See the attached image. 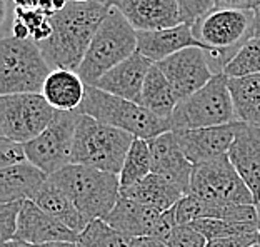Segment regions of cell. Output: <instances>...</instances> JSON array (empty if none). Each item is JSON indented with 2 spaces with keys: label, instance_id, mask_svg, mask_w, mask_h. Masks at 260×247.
Here are the masks:
<instances>
[{
  "label": "cell",
  "instance_id": "cell-39",
  "mask_svg": "<svg viewBox=\"0 0 260 247\" xmlns=\"http://www.w3.org/2000/svg\"><path fill=\"white\" fill-rule=\"evenodd\" d=\"M2 247H77L74 242H50V244H27L20 240H10V242L2 244Z\"/></svg>",
  "mask_w": 260,
  "mask_h": 247
},
{
  "label": "cell",
  "instance_id": "cell-27",
  "mask_svg": "<svg viewBox=\"0 0 260 247\" xmlns=\"http://www.w3.org/2000/svg\"><path fill=\"white\" fill-rule=\"evenodd\" d=\"M150 174H152V154H150L149 140L135 137L127 152L123 167L119 174L120 189H125V187L137 184V182L145 179Z\"/></svg>",
  "mask_w": 260,
  "mask_h": 247
},
{
  "label": "cell",
  "instance_id": "cell-45",
  "mask_svg": "<svg viewBox=\"0 0 260 247\" xmlns=\"http://www.w3.org/2000/svg\"><path fill=\"white\" fill-rule=\"evenodd\" d=\"M70 2H75V4H88V2H93V0H70Z\"/></svg>",
  "mask_w": 260,
  "mask_h": 247
},
{
  "label": "cell",
  "instance_id": "cell-30",
  "mask_svg": "<svg viewBox=\"0 0 260 247\" xmlns=\"http://www.w3.org/2000/svg\"><path fill=\"white\" fill-rule=\"evenodd\" d=\"M229 79L245 77V75L260 74V37H253L239 50L223 70Z\"/></svg>",
  "mask_w": 260,
  "mask_h": 247
},
{
  "label": "cell",
  "instance_id": "cell-29",
  "mask_svg": "<svg viewBox=\"0 0 260 247\" xmlns=\"http://www.w3.org/2000/svg\"><path fill=\"white\" fill-rule=\"evenodd\" d=\"M202 236L209 240L215 239H227V237H237L247 236V234L258 232L257 222H230L222 219H200L192 224Z\"/></svg>",
  "mask_w": 260,
  "mask_h": 247
},
{
  "label": "cell",
  "instance_id": "cell-42",
  "mask_svg": "<svg viewBox=\"0 0 260 247\" xmlns=\"http://www.w3.org/2000/svg\"><path fill=\"white\" fill-rule=\"evenodd\" d=\"M253 15H255V19H253V37H260V4H258V7L253 10Z\"/></svg>",
  "mask_w": 260,
  "mask_h": 247
},
{
  "label": "cell",
  "instance_id": "cell-10",
  "mask_svg": "<svg viewBox=\"0 0 260 247\" xmlns=\"http://www.w3.org/2000/svg\"><path fill=\"white\" fill-rule=\"evenodd\" d=\"M55 115V109L42 94H12L0 97V135L28 144L42 134Z\"/></svg>",
  "mask_w": 260,
  "mask_h": 247
},
{
  "label": "cell",
  "instance_id": "cell-11",
  "mask_svg": "<svg viewBox=\"0 0 260 247\" xmlns=\"http://www.w3.org/2000/svg\"><path fill=\"white\" fill-rule=\"evenodd\" d=\"M79 117L80 112L55 110L49 127L37 139L25 144L28 161L44 170L47 175H52L70 166Z\"/></svg>",
  "mask_w": 260,
  "mask_h": 247
},
{
  "label": "cell",
  "instance_id": "cell-19",
  "mask_svg": "<svg viewBox=\"0 0 260 247\" xmlns=\"http://www.w3.org/2000/svg\"><path fill=\"white\" fill-rule=\"evenodd\" d=\"M162 210L132 199L120 197L112 212L105 217L107 224L128 239L152 237Z\"/></svg>",
  "mask_w": 260,
  "mask_h": 247
},
{
  "label": "cell",
  "instance_id": "cell-38",
  "mask_svg": "<svg viewBox=\"0 0 260 247\" xmlns=\"http://www.w3.org/2000/svg\"><path fill=\"white\" fill-rule=\"evenodd\" d=\"M215 9H232V10H255L260 0H214Z\"/></svg>",
  "mask_w": 260,
  "mask_h": 247
},
{
  "label": "cell",
  "instance_id": "cell-13",
  "mask_svg": "<svg viewBox=\"0 0 260 247\" xmlns=\"http://www.w3.org/2000/svg\"><path fill=\"white\" fill-rule=\"evenodd\" d=\"M135 28V32H152L182 23L177 0H107Z\"/></svg>",
  "mask_w": 260,
  "mask_h": 247
},
{
  "label": "cell",
  "instance_id": "cell-15",
  "mask_svg": "<svg viewBox=\"0 0 260 247\" xmlns=\"http://www.w3.org/2000/svg\"><path fill=\"white\" fill-rule=\"evenodd\" d=\"M185 157L193 166L204 164L229 154L235 137V122L227 126L174 131Z\"/></svg>",
  "mask_w": 260,
  "mask_h": 247
},
{
  "label": "cell",
  "instance_id": "cell-5",
  "mask_svg": "<svg viewBox=\"0 0 260 247\" xmlns=\"http://www.w3.org/2000/svg\"><path fill=\"white\" fill-rule=\"evenodd\" d=\"M137 52V32L115 7H109L107 15L93 35L84 62L77 70L87 85L107 74Z\"/></svg>",
  "mask_w": 260,
  "mask_h": 247
},
{
  "label": "cell",
  "instance_id": "cell-33",
  "mask_svg": "<svg viewBox=\"0 0 260 247\" xmlns=\"http://www.w3.org/2000/svg\"><path fill=\"white\" fill-rule=\"evenodd\" d=\"M177 4H179L182 23H188V25H193L199 19L215 9L214 0H177Z\"/></svg>",
  "mask_w": 260,
  "mask_h": 247
},
{
  "label": "cell",
  "instance_id": "cell-36",
  "mask_svg": "<svg viewBox=\"0 0 260 247\" xmlns=\"http://www.w3.org/2000/svg\"><path fill=\"white\" fill-rule=\"evenodd\" d=\"M177 226H179V224H177L175 212H174V207H172V209L162 212L160 219H158L157 226H155V231H153V234H152V237L162 240L164 244H167Z\"/></svg>",
  "mask_w": 260,
  "mask_h": 247
},
{
  "label": "cell",
  "instance_id": "cell-40",
  "mask_svg": "<svg viewBox=\"0 0 260 247\" xmlns=\"http://www.w3.org/2000/svg\"><path fill=\"white\" fill-rule=\"evenodd\" d=\"M130 247H169V245L153 237H139V239H132Z\"/></svg>",
  "mask_w": 260,
  "mask_h": 247
},
{
  "label": "cell",
  "instance_id": "cell-17",
  "mask_svg": "<svg viewBox=\"0 0 260 247\" xmlns=\"http://www.w3.org/2000/svg\"><path fill=\"white\" fill-rule=\"evenodd\" d=\"M152 67V60L139 54V52H135L134 55H130L123 62H120L119 66L110 69L107 74H104L93 84V87H97V89L107 94H112V96L122 97L125 101L140 104L145 79Z\"/></svg>",
  "mask_w": 260,
  "mask_h": 247
},
{
  "label": "cell",
  "instance_id": "cell-24",
  "mask_svg": "<svg viewBox=\"0 0 260 247\" xmlns=\"http://www.w3.org/2000/svg\"><path fill=\"white\" fill-rule=\"evenodd\" d=\"M34 202L42 210H45L47 214L54 215L55 219L63 222L65 226H69L75 232L80 234L87 226L74 202L70 201V197L50 179V175L45 186L37 194V197L34 199Z\"/></svg>",
  "mask_w": 260,
  "mask_h": 247
},
{
  "label": "cell",
  "instance_id": "cell-21",
  "mask_svg": "<svg viewBox=\"0 0 260 247\" xmlns=\"http://www.w3.org/2000/svg\"><path fill=\"white\" fill-rule=\"evenodd\" d=\"M47 180L49 175L30 161L9 169H0V202L34 201Z\"/></svg>",
  "mask_w": 260,
  "mask_h": 247
},
{
  "label": "cell",
  "instance_id": "cell-31",
  "mask_svg": "<svg viewBox=\"0 0 260 247\" xmlns=\"http://www.w3.org/2000/svg\"><path fill=\"white\" fill-rule=\"evenodd\" d=\"M12 9H14V17L25 23L28 27V30H30V39H34L37 44H42L50 37V34H52L50 17L52 15L45 14V12H42L40 9H34V10H25L19 7H12Z\"/></svg>",
  "mask_w": 260,
  "mask_h": 247
},
{
  "label": "cell",
  "instance_id": "cell-1",
  "mask_svg": "<svg viewBox=\"0 0 260 247\" xmlns=\"http://www.w3.org/2000/svg\"><path fill=\"white\" fill-rule=\"evenodd\" d=\"M107 12L109 5L102 0L88 4L69 2L67 7L50 17L52 34L39 47L52 70H79Z\"/></svg>",
  "mask_w": 260,
  "mask_h": 247
},
{
  "label": "cell",
  "instance_id": "cell-43",
  "mask_svg": "<svg viewBox=\"0 0 260 247\" xmlns=\"http://www.w3.org/2000/svg\"><path fill=\"white\" fill-rule=\"evenodd\" d=\"M249 247H260V232L257 234L255 237H253V240L249 244Z\"/></svg>",
  "mask_w": 260,
  "mask_h": 247
},
{
  "label": "cell",
  "instance_id": "cell-46",
  "mask_svg": "<svg viewBox=\"0 0 260 247\" xmlns=\"http://www.w3.org/2000/svg\"><path fill=\"white\" fill-rule=\"evenodd\" d=\"M102 2H105V4H107V0H102Z\"/></svg>",
  "mask_w": 260,
  "mask_h": 247
},
{
  "label": "cell",
  "instance_id": "cell-20",
  "mask_svg": "<svg viewBox=\"0 0 260 247\" xmlns=\"http://www.w3.org/2000/svg\"><path fill=\"white\" fill-rule=\"evenodd\" d=\"M188 47H200L197 39L193 37L192 25L188 23H179L162 30L137 32V52L153 64L162 62Z\"/></svg>",
  "mask_w": 260,
  "mask_h": 247
},
{
  "label": "cell",
  "instance_id": "cell-16",
  "mask_svg": "<svg viewBox=\"0 0 260 247\" xmlns=\"http://www.w3.org/2000/svg\"><path fill=\"white\" fill-rule=\"evenodd\" d=\"M227 156L260 204V129L235 122V137Z\"/></svg>",
  "mask_w": 260,
  "mask_h": 247
},
{
  "label": "cell",
  "instance_id": "cell-41",
  "mask_svg": "<svg viewBox=\"0 0 260 247\" xmlns=\"http://www.w3.org/2000/svg\"><path fill=\"white\" fill-rule=\"evenodd\" d=\"M5 2H9L12 7H19L25 10L39 9V5H40V0H5Z\"/></svg>",
  "mask_w": 260,
  "mask_h": 247
},
{
  "label": "cell",
  "instance_id": "cell-9",
  "mask_svg": "<svg viewBox=\"0 0 260 247\" xmlns=\"http://www.w3.org/2000/svg\"><path fill=\"white\" fill-rule=\"evenodd\" d=\"M188 194L205 202L220 205L257 204L253 194L232 166L229 156L193 166Z\"/></svg>",
  "mask_w": 260,
  "mask_h": 247
},
{
  "label": "cell",
  "instance_id": "cell-14",
  "mask_svg": "<svg viewBox=\"0 0 260 247\" xmlns=\"http://www.w3.org/2000/svg\"><path fill=\"white\" fill-rule=\"evenodd\" d=\"M79 232L72 231L63 222L47 214L34 201H23L19 215L15 240L27 244H50V242H74L79 240Z\"/></svg>",
  "mask_w": 260,
  "mask_h": 247
},
{
  "label": "cell",
  "instance_id": "cell-35",
  "mask_svg": "<svg viewBox=\"0 0 260 247\" xmlns=\"http://www.w3.org/2000/svg\"><path fill=\"white\" fill-rule=\"evenodd\" d=\"M167 245L169 247H205L207 239L192 224L177 226L169 239Z\"/></svg>",
  "mask_w": 260,
  "mask_h": 247
},
{
  "label": "cell",
  "instance_id": "cell-18",
  "mask_svg": "<svg viewBox=\"0 0 260 247\" xmlns=\"http://www.w3.org/2000/svg\"><path fill=\"white\" fill-rule=\"evenodd\" d=\"M149 145L152 154V174L162 175L174 182L187 196L193 164L185 157L175 132L170 131L158 135V137L149 140Z\"/></svg>",
  "mask_w": 260,
  "mask_h": 247
},
{
  "label": "cell",
  "instance_id": "cell-44",
  "mask_svg": "<svg viewBox=\"0 0 260 247\" xmlns=\"http://www.w3.org/2000/svg\"><path fill=\"white\" fill-rule=\"evenodd\" d=\"M257 227L260 232V204H257Z\"/></svg>",
  "mask_w": 260,
  "mask_h": 247
},
{
  "label": "cell",
  "instance_id": "cell-2",
  "mask_svg": "<svg viewBox=\"0 0 260 247\" xmlns=\"http://www.w3.org/2000/svg\"><path fill=\"white\" fill-rule=\"evenodd\" d=\"M253 10L214 9L192 25L193 37L207 52L214 74L223 70L253 37Z\"/></svg>",
  "mask_w": 260,
  "mask_h": 247
},
{
  "label": "cell",
  "instance_id": "cell-3",
  "mask_svg": "<svg viewBox=\"0 0 260 247\" xmlns=\"http://www.w3.org/2000/svg\"><path fill=\"white\" fill-rule=\"evenodd\" d=\"M50 179L70 197L85 224L105 219L120 199V179L117 174L70 164Z\"/></svg>",
  "mask_w": 260,
  "mask_h": 247
},
{
  "label": "cell",
  "instance_id": "cell-23",
  "mask_svg": "<svg viewBox=\"0 0 260 247\" xmlns=\"http://www.w3.org/2000/svg\"><path fill=\"white\" fill-rule=\"evenodd\" d=\"M184 196L185 192L179 186L157 174H150L137 184L120 189V197L147 204L150 207L162 210V212L172 209Z\"/></svg>",
  "mask_w": 260,
  "mask_h": 247
},
{
  "label": "cell",
  "instance_id": "cell-25",
  "mask_svg": "<svg viewBox=\"0 0 260 247\" xmlns=\"http://www.w3.org/2000/svg\"><path fill=\"white\" fill-rule=\"evenodd\" d=\"M229 89L237 120L260 129V74L229 79Z\"/></svg>",
  "mask_w": 260,
  "mask_h": 247
},
{
  "label": "cell",
  "instance_id": "cell-12",
  "mask_svg": "<svg viewBox=\"0 0 260 247\" xmlns=\"http://www.w3.org/2000/svg\"><path fill=\"white\" fill-rule=\"evenodd\" d=\"M155 66L167 77L179 102L199 92L215 75L207 52L200 47H188Z\"/></svg>",
  "mask_w": 260,
  "mask_h": 247
},
{
  "label": "cell",
  "instance_id": "cell-8",
  "mask_svg": "<svg viewBox=\"0 0 260 247\" xmlns=\"http://www.w3.org/2000/svg\"><path fill=\"white\" fill-rule=\"evenodd\" d=\"M234 122H237V115L225 74H215L199 92L180 101L170 117L172 131L218 127Z\"/></svg>",
  "mask_w": 260,
  "mask_h": 247
},
{
  "label": "cell",
  "instance_id": "cell-28",
  "mask_svg": "<svg viewBox=\"0 0 260 247\" xmlns=\"http://www.w3.org/2000/svg\"><path fill=\"white\" fill-rule=\"evenodd\" d=\"M130 242L132 239L117 232L105 219H95L80 232L77 247H130Z\"/></svg>",
  "mask_w": 260,
  "mask_h": 247
},
{
  "label": "cell",
  "instance_id": "cell-4",
  "mask_svg": "<svg viewBox=\"0 0 260 247\" xmlns=\"http://www.w3.org/2000/svg\"><path fill=\"white\" fill-rule=\"evenodd\" d=\"M79 112L102 123H107V126L120 129L123 132H128L137 139L152 140L172 131L170 120L157 117L144 105L112 96L93 85H87L84 102Z\"/></svg>",
  "mask_w": 260,
  "mask_h": 247
},
{
  "label": "cell",
  "instance_id": "cell-6",
  "mask_svg": "<svg viewBox=\"0 0 260 247\" xmlns=\"http://www.w3.org/2000/svg\"><path fill=\"white\" fill-rule=\"evenodd\" d=\"M134 135L80 114L75 131L72 164L120 174Z\"/></svg>",
  "mask_w": 260,
  "mask_h": 247
},
{
  "label": "cell",
  "instance_id": "cell-26",
  "mask_svg": "<svg viewBox=\"0 0 260 247\" xmlns=\"http://www.w3.org/2000/svg\"><path fill=\"white\" fill-rule=\"evenodd\" d=\"M140 105H144L147 110H150L152 114L165 120H170L175 107L179 105V99H177L172 85L169 84L167 77L155 64L145 79Z\"/></svg>",
  "mask_w": 260,
  "mask_h": 247
},
{
  "label": "cell",
  "instance_id": "cell-32",
  "mask_svg": "<svg viewBox=\"0 0 260 247\" xmlns=\"http://www.w3.org/2000/svg\"><path fill=\"white\" fill-rule=\"evenodd\" d=\"M22 204L23 202L0 204V237H2V244L15 240Z\"/></svg>",
  "mask_w": 260,
  "mask_h": 247
},
{
  "label": "cell",
  "instance_id": "cell-7",
  "mask_svg": "<svg viewBox=\"0 0 260 247\" xmlns=\"http://www.w3.org/2000/svg\"><path fill=\"white\" fill-rule=\"evenodd\" d=\"M52 67L34 39L4 37L0 42V94H42Z\"/></svg>",
  "mask_w": 260,
  "mask_h": 247
},
{
  "label": "cell",
  "instance_id": "cell-22",
  "mask_svg": "<svg viewBox=\"0 0 260 247\" xmlns=\"http://www.w3.org/2000/svg\"><path fill=\"white\" fill-rule=\"evenodd\" d=\"M87 84L74 70L55 69L47 77L42 96L60 112H79L85 97Z\"/></svg>",
  "mask_w": 260,
  "mask_h": 247
},
{
  "label": "cell",
  "instance_id": "cell-37",
  "mask_svg": "<svg viewBox=\"0 0 260 247\" xmlns=\"http://www.w3.org/2000/svg\"><path fill=\"white\" fill-rule=\"evenodd\" d=\"M255 234H247V236H237V237H227V239H215L209 240L205 247H249V244L253 240Z\"/></svg>",
  "mask_w": 260,
  "mask_h": 247
},
{
  "label": "cell",
  "instance_id": "cell-34",
  "mask_svg": "<svg viewBox=\"0 0 260 247\" xmlns=\"http://www.w3.org/2000/svg\"><path fill=\"white\" fill-rule=\"evenodd\" d=\"M27 150H25V144L15 142V140L0 139V169H9L14 166H19V164L27 162Z\"/></svg>",
  "mask_w": 260,
  "mask_h": 247
}]
</instances>
